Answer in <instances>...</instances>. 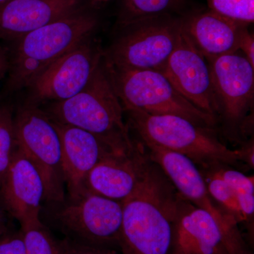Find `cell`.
Here are the masks:
<instances>
[{"label": "cell", "mask_w": 254, "mask_h": 254, "mask_svg": "<svg viewBox=\"0 0 254 254\" xmlns=\"http://www.w3.org/2000/svg\"><path fill=\"white\" fill-rule=\"evenodd\" d=\"M184 200L161 169L150 160L136 190L122 201L120 253L171 254L175 222Z\"/></svg>", "instance_id": "cell-1"}, {"label": "cell", "mask_w": 254, "mask_h": 254, "mask_svg": "<svg viewBox=\"0 0 254 254\" xmlns=\"http://www.w3.org/2000/svg\"><path fill=\"white\" fill-rule=\"evenodd\" d=\"M120 102L103 59L87 86L69 99L53 103L48 115L56 123L89 132L112 151L131 153L136 148L124 118Z\"/></svg>", "instance_id": "cell-2"}, {"label": "cell", "mask_w": 254, "mask_h": 254, "mask_svg": "<svg viewBox=\"0 0 254 254\" xmlns=\"http://www.w3.org/2000/svg\"><path fill=\"white\" fill-rule=\"evenodd\" d=\"M97 25L94 15L80 8L20 38L9 59L6 90L28 88L48 65L89 39Z\"/></svg>", "instance_id": "cell-3"}, {"label": "cell", "mask_w": 254, "mask_h": 254, "mask_svg": "<svg viewBox=\"0 0 254 254\" xmlns=\"http://www.w3.org/2000/svg\"><path fill=\"white\" fill-rule=\"evenodd\" d=\"M126 113L130 125L143 143L185 155L205 170L244 162L243 150L229 148L218 139L213 128L175 115H152L140 111Z\"/></svg>", "instance_id": "cell-4"}, {"label": "cell", "mask_w": 254, "mask_h": 254, "mask_svg": "<svg viewBox=\"0 0 254 254\" xmlns=\"http://www.w3.org/2000/svg\"><path fill=\"white\" fill-rule=\"evenodd\" d=\"M104 64L125 110L152 115H175L205 128L217 118L201 111L179 93L162 71L135 70Z\"/></svg>", "instance_id": "cell-5"}, {"label": "cell", "mask_w": 254, "mask_h": 254, "mask_svg": "<svg viewBox=\"0 0 254 254\" xmlns=\"http://www.w3.org/2000/svg\"><path fill=\"white\" fill-rule=\"evenodd\" d=\"M16 148L36 167L43 180L44 199L65 200L59 131L48 114L33 105L20 108L14 116Z\"/></svg>", "instance_id": "cell-6"}, {"label": "cell", "mask_w": 254, "mask_h": 254, "mask_svg": "<svg viewBox=\"0 0 254 254\" xmlns=\"http://www.w3.org/2000/svg\"><path fill=\"white\" fill-rule=\"evenodd\" d=\"M182 18L170 15L135 23L103 55L116 67L161 71L176 46Z\"/></svg>", "instance_id": "cell-7"}, {"label": "cell", "mask_w": 254, "mask_h": 254, "mask_svg": "<svg viewBox=\"0 0 254 254\" xmlns=\"http://www.w3.org/2000/svg\"><path fill=\"white\" fill-rule=\"evenodd\" d=\"M56 214L66 238L86 245L120 251L123 203L86 190L68 198Z\"/></svg>", "instance_id": "cell-8"}, {"label": "cell", "mask_w": 254, "mask_h": 254, "mask_svg": "<svg viewBox=\"0 0 254 254\" xmlns=\"http://www.w3.org/2000/svg\"><path fill=\"white\" fill-rule=\"evenodd\" d=\"M89 39L50 64L28 87L32 103H59L78 94L88 84L103 59Z\"/></svg>", "instance_id": "cell-9"}, {"label": "cell", "mask_w": 254, "mask_h": 254, "mask_svg": "<svg viewBox=\"0 0 254 254\" xmlns=\"http://www.w3.org/2000/svg\"><path fill=\"white\" fill-rule=\"evenodd\" d=\"M162 72L180 94L204 113L218 118V103L208 61L180 29L176 46Z\"/></svg>", "instance_id": "cell-10"}, {"label": "cell", "mask_w": 254, "mask_h": 254, "mask_svg": "<svg viewBox=\"0 0 254 254\" xmlns=\"http://www.w3.org/2000/svg\"><path fill=\"white\" fill-rule=\"evenodd\" d=\"M143 145L148 149L150 160L161 169L185 200L210 214L232 238L243 241L238 223L213 199L196 165L180 153L148 143Z\"/></svg>", "instance_id": "cell-11"}, {"label": "cell", "mask_w": 254, "mask_h": 254, "mask_svg": "<svg viewBox=\"0 0 254 254\" xmlns=\"http://www.w3.org/2000/svg\"><path fill=\"white\" fill-rule=\"evenodd\" d=\"M206 60L219 114L227 125L236 127L245 120L253 104L254 66L240 51Z\"/></svg>", "instance_id": "cell-12"}, {"label": "cell", "mask_w": 254, "mask_h": 254, "mask_svg": "<svg viewBox=\"0 0 254 254\" xmlns=\"http://www.w3.org/2000/svg\"><path fill=\"white\" fill-rule=\"evenodd\" d=\"M244 241L224 231L205 210L184 200L175 222L171 254H247Z\"/></svg>", "instance_id": "cell-13"}, {"label": "cell", "mask_w": 254, "mask_h": 254, "mask_svg": "<svg viewBox=\"0 0 254 254\" xmlns=\"http://www.w3.org/2000/svg\"><path fill=\"white\" fill-rule=\"evenodd\" d=\"M143 144L130 153L108 151L88 174L87 191L122 202L133 193L144 176L150 158Z\"/></svg>", "instance_id": "cell-14"}, {"label": "cell", "mask_w": 254, "mask_h": 254, "mask_svg": "<svg viewBox=\"0 0 254 254\" xmlns=\"http://www.w3.org/2000/svg\"><path fill=\"white\" fill-rule=\"evenodd\" d=\"M0 196L21 228L41 222L40 212L45 196L43 180L36 167L17 148L0 184Z\"/></svg>", "instance_id": "cell-15"}, {"label": "cell", "mask_w": 254, "mask_h": 254, "mask_svg": "<svg viewBox=\"0 0 254 254\" xmlns=\"http://www.w3.org/2000/svg\"><path fill=\"white\" fill-rule=\"evenodd\" d=\"M55 123L61 141L62 169L65 188L68 198H77L86 191L85 182L92 169L107 152L112 150L89 132L56 122Z\"/></svg>", "instance_id": "cell-16"}, {"label": "cell", "mask_w": 254, "mask_h": 254, "mask_svg": "<svg viewBox=\"0 0 254 254\" xmlns=\"http://www.w3.org/2000/svg\"><path fill=\"white\" fill-rule=\"evenodd\" d=\"M81 0H11L0 5V40L23 36L81 8Z\"/></svg>", "instance_id": "cell-17"}, {"label": "cell", "mask_w": 254, "mask_h": 254, "mask_svg": "<svg viewBox=\"0 0 254 254\" xmlns=\"http://www.w3.org/2000/svg\"><path fill=\"white\" fill-rule=\"evenodd\" d=\"M248 26L210 9L182 18L185 33L206 60L239 51Z\"/></svg>", "instance_id": "cell-18"}, {"label": "cell", "mask_w": 254, "mask_h": 254, "mask_svg": "<svg viewBox=\"0 0 254 254\" xmlns=\"http://www.w3.org/2000/svg\"><path fill=\"white\" fill-rule=\"evenodd\" d=\"M181 0H125L120 24L127 28L135 23L170 15Z\"/></svg>", "instance_id": "cell-19"}, {"label": "cell", "mask_w": 254, "mask_h": 254, "mask_svg": "<svg viewBox=\"0 0 254 254\" xmlns=\"http://www.w3.org/2000/svg\"><path fill=\"white\" fill-rule=\"evenodd\" d=\"M230 185L236 195L245 222L252 220L254 213V176H247L229 165L211 168Z\"/></svg>", "instance_id": "cell-20"}, {"label": "cell", "mask_w": 254, "mask_h": 254, "mask_svg": "<svg viewBox=\"0 0 254 254\" xmlns=\"http://www.w3.org/2000/svg\"><path fill=\"white\" fill-rule=\"evenodd\" d=\"M206 170H209L207 177L203 175V177L213 199L225 213L235 219L237 223L245 222L236 195L231 187L213 169Z\"/></svg>", "instance_id": "cell-21"}, {"label": "cell", "mask_w": 254, "mask_h": 254, "mask_svg": "<svg viewBox=\"0 0 254 254\" xmlns=\"http://www.w3.org/2000/svg\"><path fill=\"white\" fill-rule=\"evenodd\" d=\"M16 148L14 115L8 105L0 103V184L9 168Z\"/></svg>", "instance_id": "cell-22"}, {"label": "cell", "mask_w": 254, "mask_h": 254, "mask_svg": "<svg viewBox=\"0 0 254 254\" xmlns=\"http://www.w3.org/2000/svg\"><path fill=\"white\" fill-rule=\"evenodd\" d=\"M20 229L23 232L26 254H63L61 242L55 240L42 222Z\"/></svg>", "instance_id": "cell-23"}, {"label": "cell", "mask_w": 254, "mask_h": 254, "mask_svg": "<svg viewBox=\"0 0 254 254\" xmlns=\"http://www.w3.org/2000/svg\"><path fill=\"white\" fill-rule=\"evenodd\" d=\"M209 9L250 25L254 21V0H205Z\"/></svg>", "instance_id": "cell-24"}, {"label": "cell", "mask_w": 254, "mask_h": 254, "mask_svg": "<svg viewBox=\"0 0 254 254\" xmlns=\"http://www.w3.org/2000/svg\"><path fill=\"white\" fill-rule=\"evenodd\" d=\"M60 242L63 254H121L118 250L86 245L66 237Z\"/></svg>", "instance_id": "cell-25"}, {"label": "cell", "mask_w": 254, "mask_h": 254, "mask_svg": "<svg viewBox=\"0 0 254 254\" xmlns=\"http://www.w3.org/2000/svg\"><path fill=\"white\" fill-rule=\"evenodd\" d=\"M0 254H26L22 230L9 232L0 237Z\"/></svg>", "instance_id": "cell-26"}, {"label": "cell", "mask_w": 254, "mask_h": 254, "mask_svg": "<svg viewBox=\"0 0 254 254\" xmlns=\"http://www.w3.org/2000/svg\"><path fill=\"white\" fill-rule=\"evenodd\" d=\"M239 51L254 66V38L253 33H250L248 28L244 31L241 37Z\"/></svg>", "instance_id": "cell-27"}, {"label": "cell", "mask_w": 254, "mask_h": 254, "mask_svg": "<svg viewBox=\"0 0 254 254\" xmlns=\"http://www.w3.org/2000/svg\"><path fill=\"white\" fill-rule=\"evenodd\" d=\"M9 68V58L7 52L0 45V80L4 77Z\"/></svg>", "instance_id": "cell-28"}, {"label": "cell", "mask_w": 254, "mask_h": 254, "mask_svg": "<svg viewBox=\"0 0 254 254\" xmlns=\"http://www.w3.org/2000/svg\"><path fill=\"white\" fill-rule=\"evenodd\" d=\"M9 230L4 215L0 212V237L6 233V232H9Z\"/></svg>", "instance_id": "cell-29"}, {"label": "cell", "mask_w": 254, "mask_h": 254, "mask_svg": "<svg viewBox=\"0 0 254 254\" xmlns=\"http://www.w3.org/2000/svg\"><path fill=\"white\" fill-rule=\"evenodd\" d=\"M9 1H11V0H0V5L4 4V3L8 2Z\"/></svg>", "instance_id": "cell-30"}, {"label": "cell", "mask_w": 254, "mask_h": 254, "mask_svg": "<svg viewBox=\"0 0 254 254\" xmlns=\"http://www.w3.org/2000/svg\"></svg>", "instance_id": "cell-31"}]
</instances>
